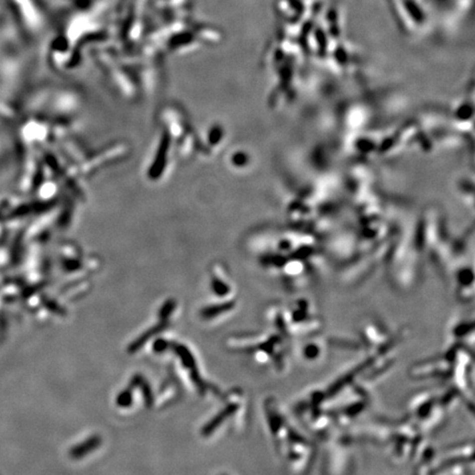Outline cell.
<instances>
[{"label":"cell","mask_w":475,"mask_h":475,"mask_svg":"<svg viewBox=\"0 0 475 475\" xmlns=\"http://www.w3.org/2000/svg\"><path fill=\"white\" fill-rule=\"evenodd\" d=\"M100 445H101V438L99 436H93L86 441H84L83 444L74 447L72 451L69 452V455H71L73 459H81L86 455H88V453L97 449Z\"/></svg>","instance_id":"obj_5"},{"label":"cell","mask_w":475,"mask_h":475,"mask_svg":"<svg viewBox=\"0 0 475 475\" xmlns=\"http://www.w3.org/2000/svg\"><path fill=\"white\" fill-rule=\"evenodd\" d=\"M301 340L302 342L298 345L297 352L298 356L301 361L312 365L323 361L328 353V346L331 345L330 339L322 337L320 333Z\"/></svg>","instance_id":"obj_3"},{"label":"cell","mask_w":475,"mask_h":475,"mask_svg":"<svg viewBox=\"0 0 475 475\" xmlns=\"http://www.w3.org/2000/svg\"><path fill=\"white\" fill-rule=\"evenodd\" d=\"M316 457V446L298 430L280 459L293 474L298 475L306 473L312 469Z\"/></svg>","instance_id":"obj_2"},{"label":"cell","mask_w":475,"mask_h":475,"mask_svg":"<svg viewBox=\"0 0 475 475\" xmlns=\"http://www.w3.org/2000/svg\"><path fill=\"white\" fill-rule=\"evenodd\" d=\"M263 415L274 451L281 458L298 430L292 424L290 417L281 406L279 399L274 396L265 398L263 402Z\"/></svg>","instance_id":"obj_1"},{"label":"cell","mask_w":475,"mask_h":475,"mask_svg":"<svg viewBox=\"0 0 475 475\" xmlns=\"http://www.w3.org/2000/svg\"><path fill=\"white\" fill-rule=\"evenodd\" d=\"M239 407H240L239 403H232V404H230V405H228V406H227L226 408H223L220 413H219L217 416H215V417H213V419L210 420L209 423H208V424L204 427V428H202L201 434L204 435V436L210 435L211 432H213V430H215L216 428H218V427L220 426L227 418H229V417H231V416H233V414L237 412V410L239 409Z\"/></svg>","instance_id":"obj_4"},{"label":"cell","mask_w":475,"mask_h":475,"mask_svg":"<svg viewBox=\"0 0 475 475\" xmlns=\"http://www.w3.org/2000/svg\"><path fill=\"white\" fill-rule=\"evenodd\" d=\"M231 309V305H222V306H217V307H213V308H208V309H205L204 312H202V316H204V318L206 319H209V318H213V317H216L218 316L219 314H222V313H225L227 311H230Z\"/></svg>","instance_id":"obj_8"},{"label":"cell","mask_w":475,"mask_h":475,"mask_svg":"<svg viewBox=\"0 0 475 475\" xmlns=\"http://www.w3.org/2000/svg\"><path fill=\"white\" fill-rule=\"evenodd\" d=\"M176 351L178 352V354L179 356L181 357V360H183L184 362V364L189 367L190 371H194V374H195V381L197 383V385L198 386H201V383L200 381L198 380V374H197V372H196V367H195V360L193 359V355H191L189 353V351L184 348L183 345H176Z\"/></svg>","instance_id":"obj_6"},{"label":"cell","mask_w":475,"mask_h":475,"mask_svg":"<svg viewBox=\"0 0 475 475\" xmlns=\"http://www.w3.org/2000/svg\"><path fill=\"white\" fill-rule=\"evenodd\" d=\"M132 403V394L130 389H126L122 393L119 394L118 398H117V404L119 407H129Z\"/></svg>","instance_id":"obj_9"},{"label":"cell","mask_w":475,"mask_h":475,"mask_svg":"<svg viewBox=\"0 0 475 475\" xmlns=\"http://www.w3.org/2000/svg\"><path fill=\"white\" fill-rule=\"evenodd\" d=\"M164 325H159V327H157V328H154L152 330H149L148 332L144 333L142 337H140L139 339H137L135 342H133L131 344V346L129 348V351H130V353H135V352L137 350H139L141 348V346L144 344V342H146V341L149 339V338H151L152 335L156 334L158 331H159V330H162L163 329Z\"/></svg>","instance_id":"obj_7"}]
</instances>
